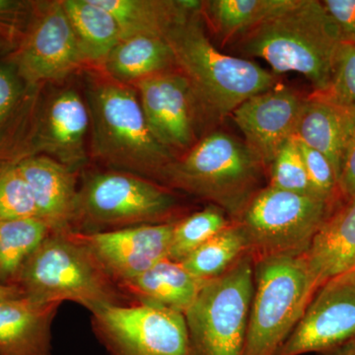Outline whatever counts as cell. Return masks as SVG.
<instances>
[{
    "instance_id": "20",
    "label": "cell",
    "mask_w": 355,
    "mask_h": 355,
    "mask_svg": "<svg viewBox=\"0 0 355 355\" xmlns=\"http://www.w3.org/2000/svg\"><path fill=\"white\" fill-rule=\"evenodd\" d=\"M60 304L25 295L0 300V355H53L51 324Z\"/></svg>"
},
{
    "instance_id": "15",
    "label": "cell",
    "mask_w": 355,
    "mask_h": 355,
    "mask_svg": "<svg viewBox=\"0 0 355 355\" xmlns=\"http://www.w3.org/2000/svg\"><path fill=\"white\" fill-rule=\"evenodd\" d=\"M304 97L284 85L254 95L233 112L245 144L265 169L295 135Z\"/></svg>"
},
{
    "instance_id": "30",
    "label": "cell",
    "mask_w": 355,
    "mask_h": 355,
    "mask_svg": "<svg viewBox=\"0 0 355 355\" xmlns=\"http://www.w3.org/2000/svg\"><path fill=\"white\" fill-rule=\"evenodd\" d=\"M268 169L270 176L268 186L282 191L319 198L311 186L300 146L295 137L289 139L279 149Z\"/></svg>"
},
{
    "instance_id": "37",
    "label": "cell",
    "mask_w": 355,
    "mask_h": 355,
    "mask_svg": "<svg viewBox=\"0 0 355 355\" xmlns=\"http://www.w3.org/2000/svg\"><path fill=\"white\" fill-rule=\"evenodd\" d=\"M318 355H355V340Z\"/></svg>"
},
{
    "instance_id": "9",
    "label": "cell",
    "mask_w": 355,
    "mask_h": 355,
    "mask_svg": "<svg viewBox=\"0 0 355 355\" xmlns=\"http://www.w3.org/2000/svg\"><path fill=\"white\" fill-rule=\"evenodd\" d=\"M254 291V263L242 257L203 284L184 313L193 355H243Z\"/></svg>"
},
{
    "instance_id": "5",
    "label": "cell",
    "mask_w": 355,
    "mask_h": 355,
    "mask_svg": "<svg viewBox=\"0 0 355 355\" xmlns=\"http://www.w3.org/2000/svg\"><path fill=\"white\" fill-rule=\"evenodd\" d=\"M13 286L44 302L72 301L90 311L130 304L94 259L67 232H51L21 268Z\"/></svg>"
},
{
    "instance_id": "10",
    "label": "cell",
    "mask_w": 355,
    "mask_h": 355,
    "mask_svg": "<svg viewBox=\"0 0 355 355\" xmlns=\"http://www.w3.org/2000/svg\"><path fill=\"white\" fill-rule=\"evenodd\" d=\"M93 331L110 355H193L184 315L132 303L92 313Z\"/></svg>"
},
{
    "instance_id": "2",
    "label": "cell",
    "mask_w": 355,
    "mask_h": 355,
    "mask_svg": "<svg viewBox=\"0 0 355 355\" xmlns=\"http://www.w3.org/2000/svg\"><path fill=\"white\" fill-rule=\"evenodd\" d=\"M342 33L317 0H296L286 11L238 39L242 55L259 58L273 72H297L314 91L330 88Z\"/></svg>"
},
{
    "instance_id": "7",
    "label": "cell",
    "mask_w": 355,
    "mask_h": 355,
    "mask_svg": "<svg viewBox=\"0 0 355 355\" xmlns=\"http://www.w3.org/2000/svg\"><path fill=\"white\" fill-rule=\"evenodd\" d=\"M177 207L172 191L153 180L116 170L95 173L85 178L77 193L70 231L95 233L172 223Z\"/></svg>"
},
{
    "instance_id": "14",
    "label": "cell",
    "mask_w": 355,
    "mask_h": 355,
    "mask_svg": "<svg viewBox=\"0 0 355 355\" xmlns=\"http://www.w3.org/2000/svg\"><path fill=\"white\" fill-rule=\"evenodd\" d=\"M135 86L149 130L161 146L173 153L188 151L197 144L202 114L190 84L179 70L156 74Z\"/></svg>"
},
{
    "instance_id": "28",
    "label": "cell",
    "mask_w": 355,
    "mask_h": 355,
    "mask_svg": "<svg viewBox=\"0 0 355 355\" xmlns=\"http://www.w3.org/2000/svg\"><path fill=\"white\" fill-rule=\"evenodd\" d=\"M248 254L247 241L234 222L180 261L191 275L202 282L227 272Z\"/></svg>"
},
{
    "instance_id": "13",
    "label": "cell",
    "mask_w": 355,
    "mask_h": 355,
    "mask_svg": "<svg viewBox=\"0 0 355 355\" xmlns=\"http://www.w3.org/2000/svg\"><path fill=\"white\" fill-rule=\"evenodd\" d=\"M173 223L146 224L95 233L69 231V235L121 286L168 259Z\"/></svg>"
},
{
    "instance_id": "36",
    "label": "cell",
    "mask_w": 355,
    "mask_h": 355,
    "mask_svg": "<svg viewBox=\"0 0 355 355\" xmlns=\"http://www.w3.org/2000/svg\"><path fill=\"white\" fill-rule=\"evenodd\" d=\"M338 191L343 203L355 198V133L343 157L338 176Z\"/></svg>"
},
{
    "instance_id": "32",
    "label": "cell",
    "mask_w": 355,
    "mask_h": 355,
    "mask_svg": "<svg viewBox=\"0 0 355 355\" xmlns=\"http://www.w3.org/2000/svg\"><path fill=\"white\" fill-rule=\"evenodd\" d=\"M298 140V139H297ZM301 154L313 190L318 197L333 205H342L338 176L329 159L312 147L299 141Z\"/></svg>"
},
{
    "instance_id": "21",
    "label": "cell",
    "mask_w": 355,
    "mask_h": 355,
    "mask_svg": "<svg viewBox=\"0 0 355 355\" xmlns=\"http://www.w3.org/2000/svg\"><path fill=\"white\" fill-rule=\"evenodd\" d=\"M319 287L355 265V198L327 219L304 254Z\"/></svg>"
},
{
    "instance_id": "33",
    "label": "cell",
    "mask_w": 355,
    "mask_h": 355,
    "mask_svg": "<svg viewBox=\"0 0 355 355\" xmlns=\"http://www.w3.org/2000/svg\"><path fill=\"white\" fill-rule=\"evenodd\" d=\"M329 93L355 111V43L343 41L336 57Z\"/></svg>"
},
{
    "instance_id": "27",
    "label": "cell",
    "mask_w": 355,
    "mask_h": 355,
    "mask_svg": "<svg viewBox=\"0 0 355 355\" xmlns=\"http://www.w3.org/2000/svg\"><path fill=\"white\" fill-rule=\"evenodd\" d=\"M51 232L39 218L0 221V286H13L25 261Z\"/></svg>"
},
{
    "instance_id": "12",
    "label": "cell",
    "mask_w": 355,
    "mask_h": 355,
    "mask_svg": "<svg viewBox=\"0 0 355 355\" xmlns=\"http://www.w3.org/2000/svg\"><path fill=\"white\" fill-rule=\"evenodd\" d=\"M355 340V268L318 288L277 355L322 354Z\"/></svg>"
},
{
    "instance_id": "29",
    "label": "cell",
    "mask_w": 355,
    "mask_h": 355,
    "mask_svg": "<svg viewBox=\"0 0 355 355\" xmlns=\"http://www.w3.org/2000/svg\"><path fill=\"white\" fill-rule=\"evenodd\" d=\"M231 223L223 210L211 205L175 221L168 259L180 263Z\"/></svg>"
},
{
    "instance_id": "38",
    "label": "cell",
    "mask_w": 355,
    "mask_h": 355,
    "mask_svg": "<svg viewBox=\"0 0 355 355\" xmlns=\"http://www.w3.org/2000/svg\"><path fill=\"white\" fill-rule=\"evenodd\" d=\"M23 293L16 286H0V300L19 297Z\"/></svg>"
},
{
    "instance_id": "18",
    "label": "cell",
    "mask_w": 355,
    "mask_h": 355,
    "mask_svg": "<svg viewBox=\"0 0 355 355\" xmlns=\"http://www.w3.org/2000/svg\"><path fill=\"white\" fill-rule=\"evenodd\" d=\"M355 133V111L328 91L304 98L294 137L324 154L340 176L345 151Z\"/></svg>"
},
{
    "instance_id": "35",
    "label": "cell",
    "mask_w": 355,
    "mask_h": 355,
    "mask_svg": "<svg viewBox=\"0 0 355 355\" xmlns=\"http://www.w3.org/2000/svg\"><path fill=\"white\" fill-rule=\"evenodd\" d=\"M322 2L342 33L343 40L355 43V0H324Z\"/></svg>"
},
{
    "instance_id": "25",
    "label": "cell",
    "mask_w": 355,
    "mask_h": 355,
    "mask_svg": "<svg viewBox=\"0 0 355 355\" xmlns=\"http://www.w3.org/2000/svg\"><path fill=\"white\" fill-rule=\"evenodd\" d=\"M62 6L86 64L102 67L121 40L114 16L96 0H64Z\"/></svg>"
},
{
    "instance_id": "8",
    "label": "cell",
    "mask_w": 355,
    "mask_h": 355,
    "mask_svg": "<svg viewBox=\"0 0 355 355\" xmlns=\"http://www.w3.org/2000/svg\"><path fill=\"white\" fill-rule=\"evenodd\" d=\"M340 205L266 186L254 193L234 222L254 261L301 256L334 210Z\"/></svg>"
},
{
    "instance_id": "19",
    "label": "cell",
    "mask_w": 355,
    "mask_h": 355,
    "mask_svg": "<svg viewBox=\"0 0 355 355\" xmlns=\"http://www.w3.org/2000/svg\"><path fill=\"white\" fill-rule=\"evenodd\" d=\"M16 168L31 189L39 219L53 232L70 231L78 193L76 172L43 154L23 159Z\"/></svg>"
},
{
    "instance_id": "16",
    "label": "cell",
    "mask_w": 355,
    "mask_h": 355,
    "mask_svg": "<svg viewBox=\"0 0 355 355\" xmlns=\"http://www.w3.org/2000/svg\"><path fill=\"white\" fill-rule=\"evenodd\" d=\"M90 127L87 104L65 89L40 105L33 155L43 154L77 171L86 162L85 140Z\"/></svg>"
},
{
    "instance_id": "40",
    "label": "cell",
    "mask_w": 355,
    "mask_h": 355,
    "mask_svg": "<svg viewBox=\"0 0 355 355\" xmlns=\"http://www.w3.org/2000/svg\"><path fill=\"white\" fill-rule=\"evenodd\" d=\"M354 268H355V265H354Z\"/></svg>"
},
{
    "instance_id": "34",
    "label": "cell",
    "mask_w": 355,
    "mask_h": 355,
    "mask_svg": "<svg viewBox=\"0 0 355 355\" xmlns=\"http://www.w3.org/2000/svg\"><path fill=\"white\" fill-rule=\"evenodd\" d=\"M32 3L12 0H0V42L6 40L14 43V49L18 46L26 27L21 26L20 18L31 12Z\"/></svg>"
},
{
    "instance_id": "24",
    "label": "cell",
    "mask_w": 355,
    "mask_h": 355,
    "mask_svg": "<svg viewBox=\"0 0 355 355\" xmlns=\"http://www.w3.org/2000/svg\"><path fill=\"white\" fill-rule=\"evenodd\" d=\"M102 67L110 78L130 86L148 77L176 69V64L164 37L137 35L121 39Z\"/></svg>"
},
{
    "instance_id": "4",
    "label": "cell",
    "mask_w": 355,
    "mask_h": 355,
    "mask_svg": "<svg viewBox=\"0 0 355 355\" xmlns=\"http://www.w3.org/2000/svg\"><path fill=\"white\" fill-rule=\"evenodd\" d=\"M263 169L245 142L218 130L175 158L158 181L207 200L235 221L261 190Z\"/></svg>"
},
{
    "instance_id": "31",
    "label": "cell",
    "mask_w": 355,
    "mask_h": 355,
    "mask_svg": "<svg viewBox=\"0 0 355 355\" xmlns=\"http://www.w3.org/2000/svg\"><path fill=\"white\" fill-rule=\"evenodd\" d=\"M39 218L29 184L11 167L0 173V221Z\"/></svg>"
},
{
    "instance_id": "39",
    "label": "cell",
    "mask_w": 355,
    "mask_h": 355,
    "mask_svg": "<svg viewBox=\"0 0 355 355\" xmlns=\"http://www.w3.org/2000/svg\"><path fill=\"white\" fill-rule=\"evenodd\" d=\"M2 46V43H1V42H0V46Z\"/></svg>"
},
{
    "instance_id": "6",
    "label": "cell",
    "mask_w": 355,
    "mask_h": 355,
    "mask_svg": "<svg viewBox=\"0 0 355 355\" xmlns=\"http://www.w3.org/2000/svg\"><path fill=\"white\" fill-rule=\"evenodd\" d=\"M254 263V291L243 355H277L319 288L304 254Z\"/></svg>"
},
{
    "instance_id": "17",
    "label": "cell",
    "mask_w": 355,
    "mask_h": 355,
    "mask_svg": "<svg viewBox=\"0 0 355 355\" xmlns=\"http://www.w3.org/2000/svg\"><path fill=\"white\" fill-rule=\"evenodd\" d=\"M41 86L25 81L12 64H0V173L33 155Z\"/></svg>"
},
{
    "instance_id": "1",
    "label": "cell",
    "mask_w": 355,
    "mask_h": 355,
    "mask_svg": "<svg viewBox=\"0 0 355 355\" xmlns=\"http://www.w3.org/2000/svg\"><path fill=\"white\" fill-rule=\"evenodd\" d=\"M164 38L195 95L202 118L222 121L254 95L270 90L277 77L246 58L222 53L205 34L202 13L184 18Z\"/></svg>"
},
{
    "instance_id": "11",
    "label": "cell",
    "mask_w": 355,
    "mask_h": 355,
    "mask_svg": "<svg viewBox=\"0 0 355 355\" xmlns=\"http://www.w3.org/2000/svg\"><path fill=\"white\" fill-rule=\"evenodd\" d=\"M7 62L28 83L41 87L86 64L62 1L32 2L24 34Z\"/></svg>"
},
{
    "instance_id": "3",
    "label": "cell",
    "mask_w": 355,
    "mask_h": 355,
    "mask_svg": "<svg viewBox=\"0 0 355 355\" xmlns=\"http://www.w3.org/2000/svg\"><path fill=\"white\" fill-rule=\"evenodd\" d=\"M87 106L93 154L104 164L158 180L176 158L154 139L132 86L108 76L94 78L88 84Z\"/></svg>"
},
{
    "instance_id": "22",
    "label": "cell",
    "mask_w": 355,
    "mask_h": 355,
    "mask_svg": "<svg viewBox=\"0 0 355 355\" xmlns=\"http://www.w3.org/2000/svg\"><path fill=\"white\" fill-rule=\"evenodd\" d=\"M205 282L191 275L181 263L164 259L120 287L135 303L184 315Z\"/></svg>"
},
{
    "instance_id": "23",
    "label": "cell",
    "mask_w": 355,
    "mask_h": 355,
    "mask_svg": "<svg viewBox=\"0 0 355 355\" xmlns=\"http://www.w3.org/2000/svg\"><path fill=\"white\" fill-rule=\"evenodd\" d=\"M114 16L121 39L137 35L164 37L173 25L188 16L202 13L197 0H96Z\"/></svg>"
},
{
    "instance_id": "26",
    "label": "cell",
    "mask_w": 355,
    "mask_h": 355,
    "mask_svg": "<svg viewBox=\"0 0 355 355\" xmlns=\"http://www.w3.org/2000/svg\"><path fill=\"white\" fill-rule=\"evenodd\" d=\"M296 0H209L203 1L202 16L222 41L239 39Z\"/></svg>"
}]
</instances>
